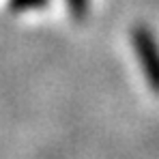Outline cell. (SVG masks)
Returning a JSON list of instances; mask_svg holds the SVG:
<instances>
[{"label":"cell","instance_id":"cell-1","mask_svg":"<svg viewBox=\"0 0 159 159\" xmlns=\"http://www.w3.org/2000/svg\"><path fill=\"white\" fill-rule=\"evenodd\" d=\"M131 45L148 86L159 95V41L155 32L146 24H135L131 28Z\"/></svg>","mask_w":159,"mask_h":159},{"label":"cell","instance_id":"cell-2","mask_svg":"<svg viewBox=\"0 0 159 159\" xmlns=\"http://www.w3.org/2000/svg\"><path fill=\"white\" fill-rule=\"evenodd\" d=\"M50 0H9V9L15 13H26V11H39L45 9Z\"/></svg>","mask_w":159,"mask_h":159},{"label":"cell","instance_id":"cell-3","mask_svg":"<svg viewBox=\"0 0 159 159\" xmlns=\"http://www.w3.org/2000/svg\"><path fill=\"white\" fill-rule=\"evenodd\" d=\"M65 2H67V7H69L71 15H73L75 20H84V17L88 15L90 0H65Z\"/></svg>","mask_w":159,"mask_h":159}]
</instances>
